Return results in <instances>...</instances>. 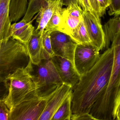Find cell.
I'll list each match as a JSON object with an SVG mask.
<instances>
[{"instance_id": "6da1fadb", "label": "cell", "mask_w": 120, "mask_h": 120, "mask_svg": "<svg viewBox=\"0 0 120 120\" xmlns=\"http://www.w3.org/2000/svg\"><path fill=\"white\" fill-rule=\"evenodd\" d=\"M113 57V50L111 47L100 55L92 69L81 76L73 88L71 119L82 114L90 113L109 83Z\"/></svg>"}, {"instance_id": "7a4b0ae2", "label": "cell", "mask_w": 120, "mask_h": 120, "mask_svg": "<svg viewBox=\"0 0 120 120\" xmlns=\"http://www.w3.org/2000/svg\"><path fill=\"white\" fill-rule=\"evenodd\" d=\"M111 47L114 57L110 79L90 112L96 120H113L114 102L120 86V33L115 35Z\"/></svg>"}, {"instance_id": "3957f363", "label": "cell", "mask_w": 120, "mask_h": 120, "mask_svg": "<svg viewBox=\"0 0 120 120\" xmlns=\"http://www.w3.org/2000/svg\"><path fill=\"white\" fill-rule=\"evenodd\" d=\"M0 80L28 66L31 61L26 45L10 37L0 42Z\"/></svg>"}, {"instance_id": "277c9868", "label": "cell", "mask_w": 120, "mask_h": 120, "mask_svg": "<svg viewBox=\"0 0 120 120\" xmlns=\"http://www.w3.org/2000/svg\"><path fill=\"white\" fill-rule=\"evenodd\" d=\"M32 64L31 61L28 66L18 69L5 79L9 82V92L1 100L4 101L10 111L36 89Z\"/></svg>"}, {"instance_id": "5b68a950", "label": "cell", "mask_w": 120, "mask_h": 120, "mask_svg": "<svg viewBox=\"0 0 120 120\" xmlns=\"http://www.w3.org/2000/svg\"><path fill=\"white\" fill-rule=\"evenodd\" d=\"M52 94L41 97L34 90L10 110L9 120H39Z\"/></svg>"}, {"instance_id": "8992f818", "label": "cell", "mask_w": 120, "mask_h": 120, "mask_svg": "<svg viewBox=\"0 0 120 120\" xmlns=\"http://www.w3.org/2000/svg\"><path fill=\"white\" fill-rule=\"evenodd\" d=\"M34 75L37 92L41 97L49 96L63 84L52 59L43 60Z\"/></svg>"}, {"instance_id": "52a82bcc", "label": "cell", "mask_w": 120, "mask_h": 120, "mask_svg": "<svg viewBox=\"0 0 120 120\" xmlns=\"http://www.w3.org/2000/svg\"><path fill=\"white\" fill-rule=\"evenodd\" d=\"M100 50L91 43L78 44L74 56V64L80 75L92 69L100 56Z\"/></svg>"}, {"instance_id": "ba28073f", "label": "cell", "mask_w": 120, "mask_h": 120, "mask_svg": "<svg viewBox=\"0 0 120 120\" xmlns=\"http://www.w3.org/2000/svg\"><path fill=\"white\" fill-rule=\"evenodd\" d=\"M50 36L52 50L55 55L66 58L74 64V53L78 44L70 36L60 31H53Z\"/></svg>"}, {"instance_id": "9c48e42d", "label": "cell", "mask_w": 120, "mask_h": 120, "mask_svg": "<svg viewBox=\"0 0 120 120\" xmlns=\"http://www.w3.org/2000/svg\"><path fill=\"white\" fill-rule=\"evenodd\" d=\"M83 21L91 44L100 51L104 49L105 45V35L100 19L97 18L92 12L84 11Z\"/></svg>"}, {"instance_id": "30bf717a", "label": "cell", "mask_w": 120, "mask_h": 120, "mask_svg": "<svg viewBox=\"0 0 120 120\" xmlns=\"http://www.w3.org/2000/svg\"><path fill=\"white\" fill-rule=\"evenodd\" d=\"M51 59L63 83L73 89L81 77L74 64L70 60L57 55H55Z\"/></svg>"}, {"instance_id": "8fae6325", "label": "cell", "mask_w": 120, "mask_h": 120, "mask_svg": "<svg viewBox=\"0 0 120 120\" xmlns=\"http://www.w3.org/2000/svg\"><path fill=\"white\" fill-rule=\"evenodd\" d=\"M73 90L71 87L64 83L59 86L48 100L45 108L39 120H51Z\"/></svg>"}, {"instance_id": "7c38bea8", "label": "cell", "mask_w": 120, "mask_h": 120, "mask_svg": "<svg viewBox=\"0 0 120 120\" xmlns=\"http://www.w3.org/2000/svg\"><path fill=\"white\" fill-rule=\"evenodd\" d=\"M83 12L78 3L71 4L64 8L62 32L70 36L83 20Z\"/></svg>"}, {"instance_id": "4fadbf2b", "label": "cell", "mask_w": 120, "mask_h": 120, "mask_svg": "<svg viewBox=\"0 0 120 120\" xmlns=\"http://www.w3.org/2000/svg\"><path fill=\"white\" fill-rule=\"evenodd\" d=\"M33 20L27 22L22 19L18 23L12 24L10 29L9 37L27 45L35 30L32 24Z\"/></svg>"}, {"instance_id": "5bb4252c", "label": "cell", "mask_w": 120, "mask_h": 120, "mask_svg": "<svg viewBox=\"0 0 120 120\" xmlns=\"http://www.w3.org/2000/svg\"><path fill=\"white\" fill-rule=\"evenodd\" d=\"M61 5H64L61 0H48V4L41 8L38 14L36 22L37 27L35 31L43 35L54 12Z\"/></svg>"}, {"instance_id": "9a60e30c", "label": "cell", "mask_w": 120, "mask_h": 120, "mask_svg": "<svg viewBox=\"0 0 120 120\" xmlns=\"http://www.w3.org/2000/svg\"><path fill=\"white\" fill-rule=\"evenodd\" d=\"M11 0H0V42L5 41L9 38L11 22L10 18Z\"/></svg>"}, {"instance_id": "2e32d148", "label": "cell", "mask_w": 120, "mask_h": 120, "mask_svg": "<svg viewBox=\"0 0 120 120\" xmlns=\"http://www.w3.org/2000/svg\"><path fill=\"white\" fill-rule=\"evenodd\" d=\"M43 35L34 31L26 45L33 64L38 66L42 61Z\"/></svg>"}, {"instance_id": "e0dca14e", "label": "cell", "mask_w": 120, "mask_h": 120, "mask_svg": "<svg viewBox=\"0 0 120 120\" xmlns=\"http://www.w3.org/2000/svg\"><path fill=\"white\" fill-rule=\"evenodd\" d=\"M103 28L105 35V48L106 50L109 48L115 35L120 33V15L110 19L104 25Z\"/></svg>"}, {"instance_id": "ac0fdd59", "label": "cell", "mask_w": 120, "mask_h": 120, "mask_svg": "<svg viewBox=\"0 0 120 120\" xmlns=\"http://www.w3.org/2000/svg\"><path fill=\"white\" fill-rule=\"evenodd\" d=\"M73 92L70 93L52 116L51 120H71Z\"/></svg>"}, {"instance_id": "d6986e66", "label": "cell", "mask_w": 120, "mask_h": 120, "mask_svg": "<svg viewBox=\"0 0 120 120\" xmlns=\"http://www.w3.org/2000/svg\"><path fill=\"white\" fill-rule=\"evenodd\" d=\"M48 0H29L27 10L22 19L26 22L32 20L34 15L48 4Z\"/></svg>"}, {"instance_id": "ffe728a7", "label": "cell", "mask_w": 120, "mask_h": 120, "mask_svg": "<svg viewBox=\"0 0 120 120\" xmlns=\"http://www.w3.org/2000/svg\"><path fill=\"white\" fill-rule=\"evenodd\" d=\"M60 7L54 12L51 19L47 24L45 30L52 33L55 31L62 32L63 27V6Z\"/></svg>"}, {"instance_id": "44dd1931", "label": "cell", "mask_w": 120, "mask_h": 120, "mask_svg": "<svg viewBox=\"0 0 120 120\" xmlns=\"http://www.w3.org/2000/svg\"><path fill=\"white\" fill-rule=\"evenodd\" d=\"M70 36L78 44L91 43L83 20L73 31Z\"/></svg>"}, {"instance_id": "7402d4cb", "label": "cell", "mask_w": 120, "mask_h": 120, "mask_svg": "<svg viewBox=\"0 0 120 120\" xmlns=\"http://www.w3.org/2000/svg\"><path fill=\"white\" fill-rule=\"evenodd\" d=\"M50 33L45 30L43 32L42 38V60L51 59L55 55L52 47Z\"/></svg>"}, {"instance_id": "603a6c76", "label": "cell", "mask_w": 120, "mask_h": 120, "mask_svg": "<svg viewBox=\"0 0 120 120\" xmlns=\"http://www.w3.org/2000/svg\"><path fill=\"white\" fill-rule=\"evenodd\" d=\"M109 14L110 16L120 15V0H110Z\"/></svg>"}, {"instance_id": "cb8c5ba5", "label": "cell", "mask_w": 120, "mask_h": 120, "mask_svg": "<svg viewBox=\"0 0 120 120\" xmlns=\"http://www.w3.org/2000/svg\"><path fill=\"white\" fill-rule=\"evenodd\" d=\"M10 111L3 100H0V120H9Z\"/></svg>"}, {"instance_id": "d4e9b609", "label": "cell", "mask_w": 120, "mask_h": 120, "mask_svg": "<svg viewBox=\"0 0 120 120\" xmlns=\"http://www.w3.org/2000/svg\"><path fill=\"white\" fill-rule=\"evenodd\" d=\"M100 11L101 17L105 13L106 10L109 7L110 3V0H97Z\"/></svg>"}, {"instance_id": "484cf974", "label": "cell", "mask_w": 120, "mask_h": 120, "mask_svg": "<svg viewBox=\"0 0 120 120\" xmlns=\"http://www.w3.org/2000/svg\"><path fill=\"white\" fill-rule=\"evenodd\" d=\"M120 112V86L117 93L115 102L113 109V120H116V116Z\"/></svg>"}, {"instance_id": "4316f807", "label": "cell", "mask_w": 120, "mask_h": 120, "mask_svg": "<svg viewBox=\"0 0 120 120\" xmlns=\"http://www.w3.org/2000/svg\"><path fill=\"white\" fill-rule=\"evenodd\" d=\"M78 4L84 11L90 12L94 14L89 0H76Z\"/></svg>"}, {"instance_id": "83f0119b", "label": "cell", "mask_w": 120, "mask_h": 120, "mask_svg": "<svg viewBox=\"0 0 120 120\" xmlns=\"http://www.w3.org/2000/svg\"><path fill=\"white\" fill-rule=\"evenodd\" d=\"M90 6L92 9L94 15L97 18L100 19V15L99 7L97 0H89Z\"/></svg>"}, {"instance_id": "f1b7e54d", "label": "cell", "mask_w": 120, "mask_h": 120, "mask_svg": "<svg viewBox=\"0 0 120 120\" xmlns=\"http://www.w3.org/2000/svg\"><path fill=\"white\" fill-rule=\"evenodd\" d=\"M71 120H96L90 113H85L76 116L71 118Z\"/></svg>"}, {"instance_id": "f546056e", "label": "cell", "mask_w": 120, "mask_h": 120, "mask_svg": "<svg viewBox=\"0 0 120 120\" xmlns=\"http://www.w3.org/2000/svg\"><path fill=\"white\" fill-rule=\"evenodd\" d=\"M63 3V5L68 7L71 4L78 3L76 0H61Z\"/></svg>"}, {"instance_id": "4dcf8cb0", "label": "cell", "mask_w": 120, "mask_h": 120, "mask_svg": "<svg viewBox=\"0 0 120 120\" xmlns=\"http://www.w3.org/2000/svg\"><path fill=\"white\" fill-rule=\"evenodd\" d=\"M116 120H120V112L118 113L116 116Z\"/></svg>"}, {"instance_id": "1f68e13d", "label": "cell", "mask_w": 120, "mask_h": 120, "mask_svg": "<svg viewBox=\"0 0 120 120\" xmlns=\"http://www.w3.org/2000/svg\"><path fill=\"white\" fill-rule=\"evenodd\" d=\"M15 0L19 2H25L27 1L28 0Z\"/></svg>"}]
</instances>
